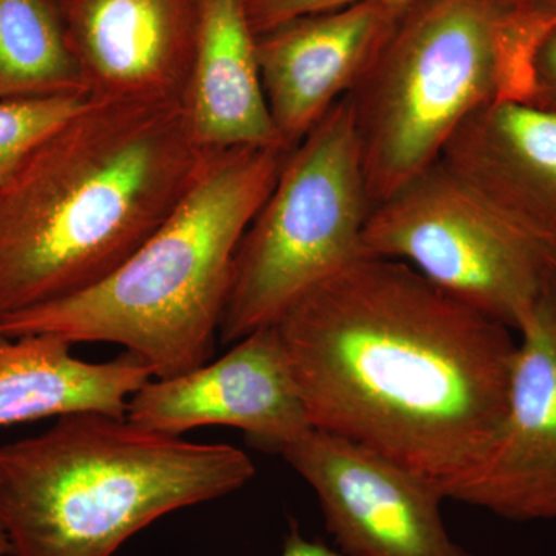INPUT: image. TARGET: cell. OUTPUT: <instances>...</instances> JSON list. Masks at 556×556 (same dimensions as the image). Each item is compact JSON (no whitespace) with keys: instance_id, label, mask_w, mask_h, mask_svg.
I'll return each instance as SVG.
<instances>
[{"instance_id":"2","label":"cell","mask_w":556,"mask_h":556,"mask_svg":"<svg viewBox=\"0 0 556 556\" xmlns=\"http://www.w3.org/2000/svg\"><path fill=\"white\" fill-rule=\"evenodd\" d=\"M204 155L182 102L89 98L0 182V318L109 277L170 214Z\"/></svg>"},{"instance_id":"12","label":"cell","mask_w":556,"mask_h":556,"mask_svg":"<svg viewBox=\"0 0 556 556\" xmlns=\"http://www.w3.org/2000/svg\"><path fill=\"white\" fill-rule=\"evenodd\" d=\"M90 100L185 101L200 0H53Z\"/></svg>"},{"instance_id":"19","label":"cell","mask_w":556,"mask_h":556,"mask_svg":"<svg viewBox=\"0 0 556 556\" xmlns=\"http://www.w3.org/2000/svg\"><path fill=\"white\" fill-rule=\"evenodd\" d=\"M361 2H412V0H247V5L252 28L260 35L294 17L342 9V7Z\"/></svg>"},{"instance_id":"14","label":"cell","mask_w":556,"mask_h":556,"mask_svg":"<svg viewBox=\"0 0 556 556\" xmlns=\"http://www.w3.org/2000/svg\"><path fill=\"white\" fill-rule=\"evenodd\" d=\"M182 105L201 149H283L263 94L257 33L247 0H200L195 56Z\"/></svg>"},{"instance_id":"7","label":"cell","mask_w":556,"mask_h":556,"mask_svg":"<svg viewBox=\"0 0 556 556\" xmlns=\"http://www.w3.org/2000/svg\"><path fill=\"white\" fill-rule=\"evenodd\" d=\"M362 255L407 263L517 332L556 277V247L501 214L441 161L372 207Z\"/></svg>"},{"instance_id":"3","label":"cell","mask_w":556,"mask_h":556,"mask_svg":"<svg viewBox=\"0 0 556 556\" xmlns=\"http://www.w3.org/2000/svg\"><path fill=\"white\" fill-rule=\"evenodd\" d=\"M287 153L206 150L170 214L119 268L78 294L0 318V332L115 343L155 379L203 367L214 356L237 249Z\"/></svg>"},{"instance_id":"9","label":"cell","mask_w":556,"mask_h":556,"mask_svg":"<svg viewBox=\"0 0 556 556\" xmlns=\"http://www.w3.org/2000/svg\"><path fill=\"white\" fill-rule=\"evenodd\" d=\"M126 419L169 437L239 428L249 444L280 456L313 430L276 327L252 332L193 371L150 379L130 397Z\"/></svg>"},{"instance_id":"16","label":"cell","mask_w":556,"mask_h":556,"mask_svg":"<svg viewBox=\"0 0 556 556\" xmlns=\"http://www.w3.org/2000/svg\"><path fill=\"white\" fill-rule=\"evenodd\" d=\"M75 93L86 84L53 0H0V100Z\"/></svg>"},{"instance_id":"15","label":"cell","mask_w":556,"mask_h":556,"mask_svg":"<svg viewBox=\"0 0 556 556\" xmlns=\"http://www.w3.org/2000/svg\"><path fill=\"white\" fill-rule=\"evenodd\" d=\"M72 346L51 334L0 332V427L78 413L126 417L130 397L153 379L126 351L113 361L86 362Z\"/></svg>"},{"instance_id":"10","label":"cell","mask_w":556,"mask_h":556,"mask_svg":"<svg viewBox=\"0 0 556 556\" xmlns=\"http://www.w3.org/2000/svg\"><path fill=\"white\" fill-rule=\"evenodd\" d=\"M507 407L484 463L452 500L515 522L556 519V277L518 329Z\"/></svg>"},{"instance_id":"4","label":"cell","mask_w":556,"mask_h":556,"mask_svg":"<svg viewBox=\"0 0 556 556\" xmlns=\"http://www.w3.org/2000/svg\"><path fill=\"white\" fill-rule=\"evenodd\" d=\"M254 477L251 457L232 445L78 413L0 445V527L13 556H113L160 518Z\"/></svg>"},{"instance_id":"20","label":"cell","mask_w":556,"mask_h":556,"mask_svg":"<svg viewBox=\"0 0 556 556\" xmlns=\"http://www.w3.org/2000/svg\"><path fill=\"white\" fill-rule=\"evenodd\" d=\"M526 100L556 113V28L533 51Z\"/></svg>"},{"instance_id":"18","label":"cell","mask_w":556,"mask_h":556,"mask_svg":"<svg viewBox=\"0 0 556 556\" xmlns=\"http://www.w3.org/2000/svg\"><path fill=\"white\" fill-rule=\"evenodd\" d=\"M507 35V97L526 100L540 40L556 28V0H500Z\"/></svg>"},{"instance_id":"5","label":"cell","mask_w":556,"mask_h":556,"mask_svg":"<svg viewBox=\"0 0 556 556\" xmlns=\"http://www.w3.org/2000/svg\"><path fill=\"white\" fill-rule=\"evenodd\" d=\"M346 98L375 207L438 163L471 113L507 98L500 0H412Z\"/></svg>"},{"instance_id":"22","label":"cell","mask_w":556,"mask_h":556,"mask_svg":"<svg viewBox=\"0 0 556 556\" xmlns=\"http://www.w3.org/2000/svg\"><path fill=\"white\" fill-rule=\"evenodd\" d=\"M0 556H13V551H11L9 538H7L2 527H0Z\"/></svg>"},{"instance_id":"21","label":"cell","mask_w":556,"mask_h":556,"mask_svg":"<svg viewBox=\"0 0 556 556\" xmlns=\"http://www.w3.org/2000/svg\"><path fill=\"white\" fill-rule=\"evenodd\" d=\"M281 556H348L343 552L328 547L321 541L306 540L300 532L299 525L292 522L287 538H285Z\"/></svg>"},{"instance_id":"1","label":"cell","mask_w":556,"mask_h":556,"mask_svg":"<svg viewBox=\"0 0 556 556\" xmlns=\"http://www.w3.org/2000/svg\"><path fill=\"white\" fill-rule=\"evenodd\" d=\"M311 427L452 500L504 419L517 342L407 263L358 257L276 325Z\"/></svg>"},{"instance_id":"6","label":"cell","mask_w":556,"mask_h":556,"mask_svg":"<svg viewBox=\"0 0 556 556\" xmlns=\"http://www.w3.org/2000/svg\"><path fill=\"white\" fill-rule=\"evenodd\" d=\"M372 211L350 102L294 149L233 258L218 336L225 345L276 327L303 294L362 255Z\"/></svg>"},{"instance_id":"8","label":"cell","mask_w":556,"mask_h":556,"mask_svg":"<svg viewBox=\"0 0 556 556\" xmlns=\"http://www.w3.org/2000/svg\"><path fill=\"white\" fill-rule=\"evenodd\" d=\"M281 457L316 493L348 556H473L450 536L428 479L348 439L311 430Z\"/></svg>"},{"instance_id":"17","label":"cell","mask_w":556,"mask_h":556,"mask_svg":"<svg viewBox=\"0 0 556 556\" xmlns=\"http://www.w3.org/2000/svg\"><path fill=\"white\" fill-rule=\"evenodd\" d=\"M87 101L79 93L0 100V182Z\"/></svg>"},{"instance_id":"13","label":"cell","mask_w":556,"mask_h":556,"mask_svg":"<svg viewBox=\"0 0 556 556\" xmlns=\"http://www.w3.org/2000/svg\"><path fill=\"white\" fill-rule=\"evenodd\" d=\"M442 164L527 232L556 247V113L500 98L471 113Z\"/></svg>"},{"instance_id":"11","label":"cell","mask_w":556,"mask_h":556,"mask_svg":"<svg viewBox=\"0 0 556 556\" xmlns=\"http://www.w3.org/2000/svg\"><path fill=\"white\" fill-rule=\"evenodd\" d=\"M407 3H353L257 35L260 80L281 148L294 149L353 91Z\"/></svg>"}]
</instances>
